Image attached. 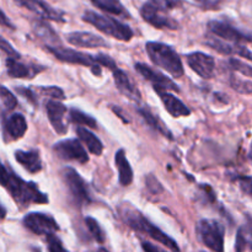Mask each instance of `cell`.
<instances>
[{"label":"cell","instance_id":"obj_1","mask_svg":"<svg viewBox=\"0 0 252 252\" xmlns=\"http://www.w3.org/2000/svg\"><path fill=\"white\" fill-rule=\"evenodd\" d=\"M1 185L9 191L14 201L19 206L27 207L31 203L44 204L48 202L46 193L36 186L34 182H27L17 176L14 171L7 169L5 165L1 167Z\"/></svg>","mask_w":252,"mask_h":252},{"label":"cell","instance_id":"obj_2","mask_svg":"<svg viewBox=\"0 0 252 252\" xmlns=\"http://www.w3.org/2000/svg\"><path fill=\"white\" fill-rule=\"evenodd\" d=\"M120 214L122 217L123 220L127 223V225H129L130 228L134 229V230L140 231V233L147 234L148 236H150L152 239H154L155 241L160 243L161 245L166 246L167 249H170L174 252H181L179 245H177L176 241L172 238H170L167 234H165L161 229H159L158 226H155L152 221L148 220L139 211L134 208V207L130 206L129 203H123L120 207Z\"/></svg>","mask_w":252,"mask_h":252},{"label":"cell","instance_id":"obj_3","mask_svg":"<svg viewBox=\"0 0 252 252\" xmlns=\"http://www.w3.org/2000/svg\"><path fill=\"white\" fill-rule=\"evenodd\" d=\"M145 49L155 65L162 68L175 78H181L184 75V64L172 47L161 42H148Z\"/></svg>","mask_w":252,"mask_h":252},{"label":"cell","instance_id":"obj_4","mask_svg":"<svg viewBox=\"0 0 252 252\" xmlns=\"http://www.w3.org/2000/svg\"><path fill=\"white\" fill-rule=\"evenodd\" d=\"M83 20L88 24L93 25L102 33L113 37L116 39H120V41L128 42L133 37V31L128 25L123 24V22L113 19V17L93 11V10H86L83 15Z\"/></svg>","mask_w":252,"mask_h":252},{"label":"cell","instance_id":"obj_5","mask_svg":"<svg viewBox=\"0 0 252 252\" xmlns=\"http://www.w3.org/2000/svg\"><path fill=\"white\" fill-rule=\"evenodd\" d=\"M197 235L204 246L214 252H224V235L225 229L223 224L211 219H203L197 224Z\"/></svg>","mask_w":252,"mask_h":252},{"label":"cell","instance_id":"obj_6","mask_svg":"<svg viewBox=\"0 0 252 252\" xmlns=\"http://www.w3.org/2000/svg\"><path fill=\"white\" fill-rule=\"evenodd\" d=\"M47 49L59 61L65 62V63L69 64H79V65L88 66V68L93 70L95 75H101V64L98 63L97 56H91V54L78 52L75 49L65 48V47L61 46V44L47 46Z\"/></svg>","mask_w":252,"mask_h":252},{"label":"cell","instance_id":"obj_7","mask_svg":"<svg viewBox=\"0 0 252 252\" xmlns=\"http://www.w3.org/2000/svg\"><path fill=\"white\" fill-rule=\"evenodd\" d=\"M62 177L68 187L71 194V198L78 204H86L91 202L90 191L88 185L84 181L83 177L73 169V167H65L62 171Z\"/></svg>","mask_w":252,"mask_h":252},{"label":"cell","instance_id":"obj_8","mask_svg":"<svg viewBox=\"0 0 252 252\" xmlns=\"http://www.w3.org/2000/svg\"><path fill=\"white\" fill-rule=\"evenodd\" d=\"M53 150L59 159L65 160V161H76L80 164H85L89 161V155L85 148L81 145V140H62L54 144Z\"/></svg>","mask_w":252,"mask_h":252},{"label":"cell","instance_id":"obj_9","mask_svg":"<svg viewBox=\"0 0 252 252\" xmlns=\"http://www.w3.org/2000/svg\"><path fill=\"white\" fill-rule=\"evenodd\" d=\"M24 225L36 235L48 236L51 234H56L59 230V225L54 220L53 217L49 214L38 213V212L27 214L24 218Z\"/></svg>","mask_w":252,"mask_h":252},{"label":"cell","instance_id":"obj_10","mask_svg":"<svg viewBox=\"0 0 252 252\" xmlns=\"http://www.w3.org/2000/svg\"><path fill=\"white\" fill-rule=\"evenodd\" d=\"M140 15L143 20L150 24L157 29H167V30H176L179 29V22L176 20L171 19L165 14V10L155 6L153 2H145L140 7Z\"/></svg>","mask_w":252,"mask_h":252},{"label":"cell","instance_id":"obj_11","mask_svg":"<svg viewBox=\"0 0 252 252\" xmlns=\"http://www.w3.org/2000/svg\"><path fill=\"white\" fill-rule=\"evenodd\" d=\"M208 30L220 38L225 39L228 42H235V43H241V42H252V34L245 33L241 30L236 29L233 25L226 21H220V20H212L208 22Z\"/></svg>","mask_w":252,"mask_h":252},{"label":"cell","instance_id":"obj_12","mask_svg":"<svg viewBox=\"0 0 252 252\" xmlns=\"http://www.w3.org/2000/svg\"><path fill=\"white\" fill-rule=\"evenodd\" d=\"M135 70L145 79V80L150 81L153 85V88L155 90H165V91H179L176 84L171 80L170 78H167L166 75H164L160 71L155 70L152 66L147 65V64L143 63H137L135 64Z\"/></svg>","mask_w":252,"mask_h":252},{"label":"cell","instance_id":"obj_13","mask_svg":"<svg viewBox=\"0 0 252 252\" xmlns=\"http://www.w3.org/2000/svg\"><path fill=\"white\" fill-rule=\"evenodd\" d=\"M20 6L25 7V9L30 10L37 16L44 20H51V21L56 22H64V12L59 11V10L54 9L51 5L47 4L43 0H15Z\"/></svg>","mask_w":252,"mask_h":252},{"label":"cell","instance_id":"obj_14","mask_svg":"<svg viewBox=\"0 0 252 252\" xmlns=\"http://www.w3.org/2000/svg\"><path fill=\"white\" fill-rule=\"evenodd\" d=\"M187 63L189 68L203 79H211L216 69V61L213 57L203 52H193L187 56Z\"/></svg>","mask_w":252,"mask_h":252},{"label":"cell","instance_id":"obj_15","mask_svg":"<svg viewBox=\"0 0 252 252\" xmlns=\"http://www.w3.org/2000/svg\"><path fill=\"white\" fill-rule=\"evenodd\" d=\"M5 140H17L25 135L27 130L26 118L21 113H12L4 120Z\"/></svg>","mask_w":252,"mask_h":252},{"label":"cell","instance_id":"obj_16","mask_svg":"<svg viewBox=\"0 0 252 252\" xmlns=\"http://www.w3.org/2000/svg\"><path fill=\"white\" fill-rule=\"evenodd\" d=\"M66 41L75 47L84 48H98V47H108V42L102 37L91 32L76 31L66 34Z\"/></svg>","mask_w":252,"mask_h":252},{"label":"cell","instance_id":"obj_17","mask_svg":"<svg viewBox=\"0 0 252 252\" xmlns=\"http://www.w3.org/2000/svg\"><path fill=\"white\" fill-rule=\"evenodd\" d=\"M212 49L219 52L221 54H226V56H239L244 57L252 61V52L244 47L243 44L235 43V42H224L217 38H209L206 42Z\"/></svg>","mask_w":252,"mask_h":252},{"label":"cell","instance_id":"obj_18","mask_svg":"<svg viewBox=\"0 0 252 252\" xmlns=\"http://www.w3.org/2000/svg\"><path fill=\"white\" fill-rule=\"evenodd\" d=\"M46 111L53 129L58 134H65L66 126L64 123V117H65V113L68 111L65 105H63L59 100H52L49 102H47Z\"/></svg>","mask_w":252,"mask_h":252},{"label":"cell","instance_id":"obj_19","mask_svg":"<svg viewBox=\"0 0 252 252\" xmlns=\"http://www.w3.org/2000/svg\"><path fill=\"white\" fill-rule=\"evenodd\" d=\"M6 69L7 74L11 78H33L37 73L42 71L43 68L38 66H31L22 63L20 61V57H6Z\"/></svg>","mask_w":252,"mask_h":252},{"label":"cell","instance_id":"obj_20","mask_svg":"<svg viewBox=\"0 0 252 252\" xmlns=\"http://www.w3.org/2000/svg\"><path fill=\"white\" fill-rule=\"evenodd\" d=\"M157 93L159 94L160 100L164 103L165 110H166L172 117H184V116H189V113H191L189 107H187L180 98H177L176 96L170 94L169 91L158 90Z\"/></svg>","mask_w":252,"mask_h":252},{"label":"cell","instance_id":"obj_21","mask_svg":"<svg viewBox=\"0 0 252 252\" xmlns=\"http://www.w3.org/2000/svg\"><path fill=\"white\" fill-rule=\"evenodd\" d=\"M113 73V79H115V84L117 86L118 90L123 94V95L127 96L130 100L135 101V102H139L140 101V93L137 88L132 84V81L129 80L127 74L125 73L121 69L116 68L115 70H112Z\"/></svg>","mask_w":252,"mask_h":252},{"label":"cell","instance_id":"obj_22","mask_svg":"<svg viewBox=\"0 0 252 252\" xmlns=\"http://www.w3.org/2000/svg\"><path fill=\"white\" fill-rule=\"evenodd\" d=\"M15 159L31 174H37L42 170V160L37 150H16Z\"/></svg>","mask_w":252,"mask_h":252},{"label":"cell","instance_id":"obj_23","mask_svg":"<svg viewBox=\"0 0 252 252\" xmlns=\"http://www.w3.org/2000/svg\"><path fill=\"white\" fill-rule=\"evenodd\" d=\"M116 166H117L118 174H120V184L122 186H129L133 181V170L130 167L129 161L126 158V152L120 149L115 155Z\"/></svg>","mask_w":252,"mask_h":252},{"label":"cell","instance_id":"obj_24","mask_svg":"<svg viewBox=\"0 0 252 252\" xmlns=\"http://www.w3.org/2000/svg\"><path fill=\"white\" fill-rule=\"evenodd\" d=\"M76 135H78L79 139L86 145V148L89 149V152L94 155H101L103 152V145L102 142L94 134L93 132H90L89 129L83 127H79L76 129Z\"/></svg>","mask_w":252,"mask_h":252},{"label":"cell","instance_id":"obj_25","mask_svg":"<svg viewBox=\"0 0 252 252\" xmlns=\"http://www.w3.org/2000/svg\"><path fill=\"white\" fill-rule=\"evenodd\" d=\"M32 25H33V31L36 32L37 36L47 42V46H57L58 44V37L48 24H46L42 20H34Z\"/></svg>","mask_w":252,"mask_h":252},{"label":"cell","instance_id":"obj_26","mask_svg":"<svg viewBox=\"0 0 252 252\" xmlns=\"http://www.w3.org/2000/svg\"><path fill=\"white\" fill-rule=\"evenodd\" d=\"M91 2L95 6H97L98 9L108 12V14L129 17V14H128V11L125 9V6H123L120 0H91Z\"/></svg>","mask_w":252,"mask_h":252},{"label":"cell","instance_id":"obj_27","mask_svg":"<svg viewBox=\"0 0 252 252\" xmlns=\"http://www.w3.org/2000/svg\"><path fill=\"white\" fill-rule=\"evenodd\" d=\"M138 112H139V115L142 116L143 120L147 122V125L150 126L153 129H155L157 132L161 133L162 135H165V137L172 139L171 132H170L169 129H166V128H165L164 123H162L161 121L159 120V118L155 117V116L153 115L152 111H150L149 108H138Z\"/></svg>","mask_w":252,"mask_h":252},{"label":"cell","instance_id":"obj_28","mask_svg":"<svg viewBox=\"0 0 252 252\" xmlns=\"http://www.w3.org/2000/svg\"><path fill=\"white\" fill-rule=\"evenodd\" d=\"M69 121L74 125L78 126H88L90 128L96 127V120L91 117L88 113L83 112V111L78 110V108H70L69 110Z\"/></svg>","mask_w":252,"mask_h":252},{"label":"cell","instance_id":"obj_29","mask_svg":"<svg viewBox=\"0 0 252 252\" xmlns=\"http://www.w3.org/2000/svg\"><path fill=\"white\" fill-rule=\"evenodd\" d=\"M85 224L86 226H88L90 234L94 236V239H95L97 243L100 244L105 243V233H103L102 228H101L100 224H98L95 219L91 218V217H86Z\"/></svg>","mask_w":252,"mask_h":252},{"label":"cell","instance_id":"obj_30","mask_svg":"<svg viewBox=\"0 0 252 252\" xmlns=\"http://www.w3.org/2000/svg\"><path fill=\"white\" fill-rule=\"evenodd\" d=\"M0 98H1V106L2 111H10L14 110L17 105V100L5 86H1V94H0Z\"/></svg>","mask_w":252,"mask_h":252},{"label":"cell","instance_id":"obj_31","mask_svg":"<svg viewBox=\"0 0 252 252\" xmlns=\"http://www.w3.org/2000/svg\"><path fill=\"white\" fill-rule=\"evenodd\" d=\"M229 65H230V68L233 69V70L238 71V73L243 74V75L245 76H250V78H252V66L244 63L240 59L230 58L229 59Z\"/></svg>","mask_w":252,"mask_h":252},{"label":"cell","instance_id":"obj_32","mask_svg":"<svg viewBox=\"0 0 252 252\" xmlns=\"http://www.w3.org/2000/svg\"><path fill=\"white\" fill-rule=\"evenodd\" d=\"M47 245H48V252H68L56 234L47 236Z\"/></svg>","mask_w":252,"mask_h":252},{"label":"cell","instance_id":"obj_33","mask_svg":"<svg viewBox=\"0 0 252 252\" xmlns=\"http://www.w3.org/2000/svg\"><path fill=\"white\" fill-rule=\"evenodd\" d=\"M231 83V88L234 90L239 91V93H243V94H251L252 93V84L248 83V81H243L240 79L235 78L233 76L230 80Z\"/></svg>","mask_w":252,"mask_h":252},{"label":"cell","instance_id":"obj_34","mask_svg":"<svg viewBox=\"0 0 252 252\" xmlns=\"http://www.w3.org/2000/svg\"><path fill=\"white\" fill-rule=\"evenodd\" d=\"M241 233H243L244 238H245V241H246V246H249V248L252 250V217L251 216H246V224L243 226V228H240Z\"/></svg>","mask_w":252,"mask_h":252},{"label":"cell","instance_id":"obj_35","mask_svg":"<svg viewBox=\"0 0 252 252\" xmlns=\"http://www.w3.org/2000/svg\"><path fill=\"white\" fill-rule=\"evenodd\" d=\"M41 91L48 97L54 98V100H63L65 96L62 89L57 88V86H42Z\"/></svg>","mask_w":252,"mask_h":252},{"label":"cell","instance_id":"obj_36","mask_svg":"<svg viewBox=\"0 0 252 252\" xmlns=\"http://www.w3.org/2000/svg\"><path fill=\"white\" fill-rule=\"evenodd\" d=\"M150 2L155 5V6L160 7L162 10H171L175 7H179L181 5V0H150Z\"/></svg>","mask_w":252,"mask_h":252},{"label":"cell","instance_id":"obj_37","mask_svg":"<svg viewBox=\"0 0 252 252\" xmlns=\"http://www.w3.org/2000/svg\"><path fill=\"white\" fill-rule=\"evenodd\" d=\"M239 186H240L241 191L246 194V196L252 198V177L250 176H240L238 177Z\"/></svg>","mask_w":252,"mask_h":252},{"label":"cell","instance_id":"obj_38","mask_svg":"<svg viewBox=\"0 0 252 252\" xmlns=\"http://www.w3.org/2000/svg\"><path fill=\"white\" fill-rule=\"evenodd\" d=\"M97 59L98 63L101 64V66H106V68L111 69V70H115V69L117 68L115 61H113L111 57L106 56V54H97Z\"/></svg>","mask_w":252,"mask_h":252},{"label":"cell","instance_id":"obj_39","mask_svg":"<svg viewBox=\"0 0 252 252\" xmlns=\"http://www.w3.org/2000/svg\"><path fill=\"white\" fill-rule=\"evenodd\" d=\"M16 91L20 94V95L24 96L25 98H27V100L31 101L32 103H34V105H36V95H34V94L30 90V89L16 88Z\"/></svg>","mask_w":252,"mask_h":252},{"label":"cell","instance_id":"obj_40","mask_svg":"<svg viewBox=\"0 0 252 252\" xmlns=\"http://www.w3.org/2000/svg\"><path fill=\"white\" fill-rule=\"evenodd\" d=\"M246 249V241L245 238H244L243 233L241 230L239 229L238 231V235H236V244H235V251L236 252H244V250Z\"/></svg>","mask_w":252,"mask_h":252},{"label":"cell","instance_id":"obj_41","mask_svg":"<svg viewBox=\"0 0 252 252\" xmlns=\"http://www.w3.org/2000/svg\"><path fill=\"white\" fill-rule=\"evenodd\" d=\"M142 248H143V250H144V252H167V251L162 250V249L158 248V246L153 245L152 243H148V241H143Z\"/></svg>","mask_w":252,"mask_h":252},{"label":"cell","instance_id":"obj_42","mask_svg":"<svg viewBox=\"0 0 252 252\" xmlns=\"http://www.w3.org/2000/svg\"><path fill=\"white\" fill-rule=\"evenodd\" d=\"M193 1H196L197 4L202 5L204 7H216L220 0H193Z\"/></svg>","mask_w":252,"mask_h":252},{"label":"cell","instance_id":"obj_43","mask_svg":"<svg viewBox=\"0 0 252 252\" xmlns=\"http://www.w3.org/2000/svg\"><path fill=\"white\" fill-rule=\"evenodd\" d=\"M1 24L6 25V26H9V27H11V29H14V25H12L11 22L7 21V19H6V16H5L4 12H1Z\"/></svg>","mask_w":252,"mask_h":252},{"label":"cell","instance_id":"obj_44","mask_svg":"<svg viewBox=\"0 0 252 252\" xmlns=\"http://www.w3.org/2000/svg\"><path fill=\"white\" fill-rule=\"evenodd\" d=\"M249 158H250L251 162H252V142H251V147H250V152H249Z\"/></svg>","mask_w":252,"mask_h":252},{"label":"cell","instance_id":"obj_45","mask_svg":"<svg viewBox=\"0 0 252 252\" xmlns=\"http://www.w3.org/2000/svg\"><path fill=\"white\" fill-rule=\"evenodd\" d=\"M96 252H108V251L106 250V249H98V250L96 251Z\"/></svg>","mask_w":252,"mask_h":252},{"label":"cell","instance_id":"obj_46","mask_svg":"<svg viewBox=\"0 0 252 252\" xmlns=\"http://www.w3.org/2000/svg\"><path fill=\"white\" fill-rule=\"evenodd\" d=\"M32 252H41V250H39V249H37V248H33V249H32Z\"/></svg>","mask_w":252,"mask_h":252},{"label":"cell","instance_id":"obj_47","mask_svg":"<svg viewBox=\"0 0 252 252\" xmlns=\"http://www.w3.org/2000/svg\"><path fill=\"white\" fill-rule=\"evenodd\" d=\"M4 217H5V208L2 207V218H4Z\"/></svg>","mask_w":252,"mask_h":252}]
</instances>
